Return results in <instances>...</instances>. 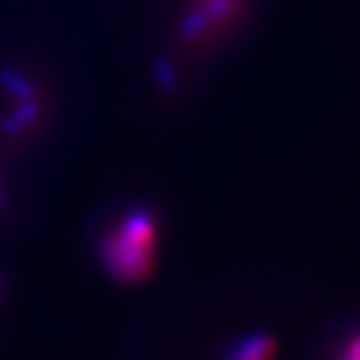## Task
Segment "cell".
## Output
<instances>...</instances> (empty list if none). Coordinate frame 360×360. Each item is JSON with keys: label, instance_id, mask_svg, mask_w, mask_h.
I'll list each match as a JSON object with an SVG mask.
<instances>
[{"label": "cell", "instance_id": "2", "mask_svg": "<svg viewBox=\"0 0 360 360\" xmlns=\"http://www.w3.org/2000/svg\"><path fill=\"white\" fill-rule=\"evenodd\" d=\"M276 354V340L270 335H255L234 348L229 360H272Z\"/></svg>", "mask_w": 360, "mask_h": 360}, {"label": "cell", "instance_id": "3", "mask_svg": "<svg viewBox=\"0 0 360 360\" xmlns=\"http://www.w3.org/2000/svg\"><path fill=\"white\" fill-rule=\"evenodd\" d=\"M347 360H359V342H356V338H352V342L348 347Z\"/></svg>", "mask_w": 360, "mask_h": 360}, {"label": "cell", "instance_id": "1", "mask_svg": "<svg viewBox=\"0 0 360 360\" xmlns=\"http://www.w3.org/2000/svg\"><path fill=\"white\" fill-rule=\"evenodd\" d=\"M156 224L148 212H132L106 234L103 260L120 283H141L155 266Z\"/></svg>", "mask_w": 360, "mask_h": 360}]
</instances>
